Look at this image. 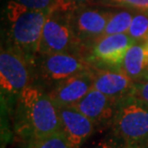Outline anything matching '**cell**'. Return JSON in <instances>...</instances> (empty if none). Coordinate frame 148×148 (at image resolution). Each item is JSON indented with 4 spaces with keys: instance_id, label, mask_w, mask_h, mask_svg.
Here are the masks:
<instances>
[{
    "instance_id": "obj_18",
    "label": "cell",
    "mask_w": 148,
    "mask_h": 148,
    "mask_svg": "<svg viewBox=\"0 0 148 148\" xmlns=\"http://www.w3.org/2000/svg\"><path fill=\"white\" fill-rule=\"evenodd\" d=\"M23 7L35 11H51L59 5H62L67 0H12Z\"/></svg>"
},
{
    "instance_id": "obj_3",
    "label": "cell",
    "mask_w": 148,
    "mask_h": 148,
    "mask_svg": "<svg viewBox=\"0 0 148 148\" xmlns=\"http://www.w3.org/2000/svg\"><path fill=\"white\" fill-rule=\"evenodd\" d=\"M33 83L31 62L21 53L1 45L0 50V93L3 112L13 114L22 91Z\"/></svg>"
},
{
    "instance_id": "obj_22",
    "label": "cell",
    "mask_w": 148,
    "mask_h": 148,
    "mask_svg": "<svg viewBox=\"0 0 148 148\" xmlns=\"http://www.w3.org/2000/svg\"><path fill=\"white\" fill-rule=\"evenodd\" d=\"M145 146L140 145V144H125L123 148H144Z\"/></svg>"
},
{
    "instance_id": "obj_2",
    "label": "cell",
    "mask_w": 148,
    "mask_h": 148,
    "mask_svg": "<svg viewBox=\"0 0 148 148\" xmlns=\"http://www.w3.org/2000/svg\"><path fill=\"white\" fill-rule=\"evenodd\" d=\"M50 12L30 10L6 0L1 16V45L16 50L32 62L38 53L42 29Z\"/></svg>"
},
{
    "instance_id": "obj_8",
    "label": "cell",
    "mask_w": 148,
    "mask_h": 148,
    "mask_svg": "<svg viewBox=\"0 0 148 148\" xmlns=\"http://www.w3.org/2000/svg\"><path fill=\"white\" fill-rule=\"evenodd\" d=\"M134 43L128 34L103 36L90 46L85 58L92 69H119L126 52Z\"/></svg>"
},
{
    "instance_id": "obj_20",
    "label": "cell",
    "mask_w": 148,
    "mask_h": 148,
    "mask_svg": "<svg viewBox=\"0 0 148 148\" xmlns=\"http://www.w3.org/2000/svg\"><path fill=\"white\" fill-rule=\"evenodd\" d=\"M124 145L125 144H124L123 141L119 140L115 135L112 134V137L101 140L92 148H123Z\"/></svg>"
},
{
    "instance_id": "obj_14",
    "label": "cell",
    "mask_w": 148,
    "mask_h": 148,
    "mask_svg": "<svg viewBox=\"0 0 148 148\" xmlns=\"http://www.w3.org/2000/svg\"><path fill=\"white\" fill-rule=\"evenodd\" d=\"M136 11L124 8H112L109 16L104 36L127 34Z\"/></svg>"
},
{
    "instance_id": "obj_15",
    "label": "cell",
    "mask_w": 148,
    "mask_h": 148,
    "mask_svg": "<svg viewBox=\"0 0 148 148\" xmlns=\"http://www.w3.org/2000/svg\"><path fill=\"white\" fill-rule=\"evenodd\" d=\"M127 34L136 42H145L148 38V14L136 11Z\"/></svg>"
},
{
    "instance_id": "obj_13",
    "label": "cell",
    "mask_w": 148,
    "mask_h": 148,
    "mask_svg": "<svg viewBox=\"0 0 148 148\" xmlns=\"http://www.w3.org/2000/svg\"><path fill=\"white\" fill-rule=\"evenodd\" d=\"M119 69L135 83L148 78V51L145 42H136L130 47Z\"/></svg>"
},
{
    "instance_id": "obj_1",
    "label": "cell",
    "mask_w": 148,
    "mask_h": 148,
    "mask_svg": "<svg viewBox=\"0 0 148 148\" xmlns=\"http://www.w3.org/2000/svg\"><path fill=\"white\" fill-rule=\"evenodd\" d=\"M13 115L16 132L27 138L29 144L63 131L58 106L38 85H29L22 91Z\"/></svg>"
},
{
    "instance_id": "obj_19",
    "label": "cell",
    "mask_w": 148,
    "mask_h": 148,
    "mask_svg": "<svg viewBox=\"0 0 148 148\" xmlns=\"http://www.w3.org/2000/svg\"><path fill=\"white\" fill-rule=\"evenodd\" d=\"M132 95L137 97L138 99H140L148 106V78L143 81L135 83Z\"/></svg>"
},
{
    "instance_id": "obj_17",
    "label": "cell",
    "mask_w": 148,
    "mask_h": 148,
    "mask_svg": "<svg viewBox=\"0 0 148 148\" xmlns=\"http://www.w3.org/2000/svg\"><path fill=\"white\" fill-rule=\"evenodd\" d=\"M28 148H75L69 140L64 133L58 132L56 134L48 136L46 138L38 140L31 144Z\"/></svg>"
},
{
    "instance_id": "obj_7",
    "label": "cell",
    "mask_w": 148,
    "mask_h": 148,
    "mask_svg": "<svg viewBox=\"0 0 148 148\" xmlns=\"http://www.w3.org/2000/svg\"><path fill=\"white\" fill-rule=\"evenodd\" d=\"M112 10L110 7L90 4L72 6L70 11L71 26L85 57L90 46L104 36Z\"/></svg>"
},
{
    "instance_id": "obj_6",
    "label": "cell",
    "mask_w": 148,
    "mask_h": 148,
    "mask_svg": "<svg viewBox=\"0 0 148 148\" xmlns=\"http://www.w3.org/2000/svg\"><path fill=\"white\" fill-rule=\"evenodd\" d=\"M112 134L124 144L148 143V106L134 95L118 100L112 122Z\"/></svg>"
},
{
    "instance_id": "obj_4",
    "label": "cell",
    "mask_w": 148,
    "mask_h": 148,
    "mask_svg": "<svg viewBox=\"0 0 148 148\" xmlns=\"http://www.w3.org/2000/svg\"><path fill=\"white\" fill-rule=\"evenodd\" d=\"M72 6L70 2H66L51 10L44 23L38 54L69 53L85 57L71 26Z\"/></svg>"
},
{
    "instance_id": "obj_12",
    "label": "cell",
    "mask_w": 148,
    "mask_h": 148,
    "mask_svg": "<svg viewBox=\"0 0 148 148\" xmlns=\"http://www.w3.org/2000/svg\"><path fill=\"white\" fill-rule=\"evenodd\" d=\"M60 112L62 130L75 148H79L91 137L97 126L93 121L72 106L58 107Z\"/></svg>"
},
{
    "instance_id": "obj_10",
    "label": "cell",
    "mask_w": 148,
    "mask_h": 148,
    "mask_svg": "<svg viewBox=\"0 0 148 148\" xmlns=\"http://www.w3.org/2000/svg\"><path fill=\"white\" fill-rule=\"evenodd\" d=\"M116 103L117 100L105 95L95 88H91L72 107L93 121L97 127H104L109 124L112 125L116 109Z\"/></svg>"
},
{
    "instance_id": "obj_9",
    "label": "cell",
    "mask_w": 148,
    "mask_h": 148,
    "mask_svg": "<svg viewBox=\"0 0 148 148\" xmlns=\"http://www.w3.org/2000/svg\"><path fill=\"white\" fill-rule=\"evenodd\" d=\"M92 85L93 70L90 69L64 80L47 92L58 107H69L77 104L92 88Z\"/></svg>"
},
{
    "instance_id": "obj_21",
    "label": "cell",
    "mask_w": 148,
    "mask_h": 148,
    "mask_svg": "<svg viewBox=\"0 0 148 148\" xmlns=\"http://www.w3.org/2000/svg\"><path fill=\"white\" fill-rule=\"evenodd\" d=\"M73 5H81V4H90L92 0H67Z\"/></svg>"
},
{
    "instance_id": "obj_23",
    "label": "cell",
    "mask_w": 148,
    "mask_h": 148,
    "mask_svg": "<svg viewBox=\"0 0 148 148\" xmlns=\"http://www.w3.org/2000/svg\"><path fill=\"white\" fill-rule=\"evenodd\" d=\"M145 46H146V48H147V51H148V38H147V40L145 41Z\"/></svg>"
},
{
    "instance_id": "obj_5",
    "label": "cell",
    "mask_w": 148,
    "mask_h": 148,
    "mask_svg": "<svg viewBox=\"0 0 148 148\" xmlns=\"http://www.w3.org/2000/svg\"><path fill=\"white\" fill-rule=\"evenodd\" d=\"M33 83L46 91L62 81L92 69L84 56L69 53L38 54L31 62Z\"/></svg>"
},
{
    "instance_id": "obj_11",
    "label": "cell",
    "mask_w": 148,
    "mask_h": 148,
    "mask_svg": "<svg viewBox=\"0 0 148 148\" xmlns=\"http://www.w3.org/2000/svg\"><path fill=\"white\" fill-rule=\"evenodd\" d=\"M92 88L117 101L132 94L135 82L122 70L111 69H92Z\"/></svg>"
},
{
    "instance_id": "obj_16",
    "label": "cell",
    "mask_w": 148,
    "mask_h": 148,
    "mask_svg": "<svg viewBox=\"0 0 148 148\" xmlns=\"http://www.w3.org/2000/svg\"><path fill=\"white\" fill-rule=\"evenodd\" d=\"M90 5L110 8H124L148 14V0H92Z\"/></svg>"
}]
</instances>
